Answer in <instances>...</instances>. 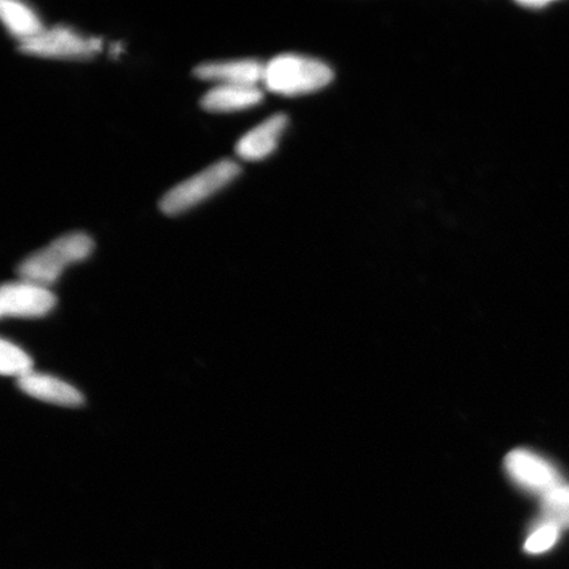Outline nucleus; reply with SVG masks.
Returning <instances> with one entry per match:
<instances>
[{"label": "nucleus", "instance_id": "1", "mask_svg": "<svg viewBox=\"0 0 569 569\" xmlns=\"http://www.w3.org/2000/svg\"><path fill=\"white\" fill-rule=\"evenodd\" d=\"M94 249V241L84 232L62 234L46 248L20 262L18 273L20 280L49 287L62 274L63 269L74 262L88 259Z\"/></svg>", "mask_w": 569, "mask_h": 569}, {"label": "nucleus", "instance_id": "2", "mask_svg": "<svg viewBox=\"0 0 569 569\" xmlns=\"http://www.w3.org/2000/svg\"><path fill=\"white\" fill-rule=\"evenodd\" d=\"M333 71L327 63L298 54H280L266 63L264 81L269 91L281 96L309 94L330 84Z\"/></svg>", "mask_w": 569, "mask_h": 569}, {"label": "nucleus", "instance_id": "3", "mask_svg": "<svg viewBox=\"0 0 569 569\" xmlns=\"http://www.w3.org/2000/svg\"><path fill=\"white\" fill-rule=\"evenodd\" d=\"M240 172L239 163L230 159L212 163L202 172L170 189L161 198L160 209L167 216H178V213L193 209L197 204L202 203L206 199L226 188Z\"/></svg>", "mask_w": 569, "mask_h": 569}, {"label": "nucleus", "instance_id": "4", "mask_svg": "<svg viewBox=\"0 0 569 569\" xmlns=\"http://www.w3.org/2000/svg\"><path fill=\"white\" fill-rule=\"evenodd\" d=\"M101 48V39L84 38L66 26L48 28L19 44V51L26 54L61 60H88Z\"/></svg>", "mask_w": 569, "mask_h": 569}, {"label": "nucleus", "instance_id": "5", "mask_svg": "<svg viewBox=\"0 0 569 569\" xmlns=\"http://www.w3.org/2000/svg\"><path fill=\"white\" fill-rule=\"evenodd\" d=\"M505 468L518 487L531 493L543 496L561 483L558 469L529 450L511 451L505 459Z\"/></svg>", "mask_w": 569, "mask_h": 569}, {"label": "nucleus", "instance_id": "6", "mask_svg": "<svg viewBox=\"0 0 569 569\" xmlns=\"http://www.w3.org/2000/svg\"><path fill=\"white\" fill-rule=\"evenodd\" d=\"M56 296L41 284L20 280L7 282L0 291V315L17 318H40L54 309Z\"/></svg>", "mask_w": 569, "mask_h": 569}, {"label": "nucleus", "instance_id": "7", "mask_svg": "<svg viewBox=\"0 0 569 569\" xmlns=\"http://www.w3.org/2000/svg\"><path fill=\"white\" fill-rule=\"evenodd\" d=\"M266 63L252 59L201 63L194 69L199 80L218 82V84H241L258 87L264 81Z\"/></svg>", "mask_w": 569, "mask_h": 569}, {"label": "nucleus", "instance_id": "8", "mask_svg": "<svg viewBox=\"0 0 569 569\" xmlns=\"http://www.w3.org/2000/svg\"><path fill=\"white\" fill-rule=\"evenodd\" d=\"M288 126V117L276 113L258 127L252 128L238 141L237 153L240 159L254 161L268 158L274 152L277 144Z\"/></svg>", "mask_w": 569, "mask_h": 569}, {"label": "nucleus", "instance_id": "9", "mask_svg": "<svg viewBox=\"0 0 569 569\" xmlns=\"http://www.w3.org/2000/svg\"><path fill=\"white\" fill-rule=\"evenodd\" d=\"M18 386L36 400L59 405V407L77 408L84 402L80 390L53 376L32 372L18 379Z\"/></svg>", "mask_w": 569, "mask_h": 569}, {"label": "nucleus", "instance_id": "10", "mask_svg": "<svg viewBox=\"0 0 569 569\" xmlns=\"http://www.w3.org/2000/svg\"><path fill=\"white\" fill-rule=\"evenodd\" d=\"M262 101V91L258 87L241 84H218L202 98V109L209 112H233L249 109Z\"/></svg>", "mask_w": 569, "mask_h": 569}, {"label": "nucleus", "instance_id": "11", "mask_svg": "<svg viewBox=\"0 0 569 569\" xmlns=\"http://www.w3.org/2000/svg\"><path fill=\"white\" fill-rule=\"evenodd\" d=\"M0 16L7 30L19 39V42L34 38L46 30L36 12L17 0H3L0 3Z\"/></svg>", "mask_w": 569, "mask_h": 569}, {"label": "nucleus", "instance_id": "12", "mask_svg": "<svg viewBox=\"0 0 569 569\" xmlns=\"http://www.w3.org/2000/svg\"><path fill=\"white\" fill-rule=\"evenodd\" d=\"M542 521L553 523L558 528H569V483H559L542 496Z\"/></svg>", "mask_w": 569, "mask_h": 569}, {"label": "nucleus", "instance_id": "13", "mask_svg": "<svg viewBox=\"0 0 569 569\" xmlns=\"http://www.w3.org/2000/svg\"><path fill=\"white\" fill-rule=\"evenodd\" d=\"M33 361L23 350L2 340L0 345V372L3 376H17L18 379L32 373Z\"/></svg>", "mask_w": 569, "mask_h": 569}, {"label": "nucleus", "instance_id": "14", "mask_svg": "<svg viewBox=\"0 0 569 569\" xmlns=\"http://www.w3.org/2000/svg\"><path fill=\"white\" fill-rule=\"evenodd\" d=\"M560 529L553 523L540 521L526 539L525 551L531 555L543 553L557 545Z\"/></svg>", "mask_w": 569, "mask_h": 569}]
</instances>
